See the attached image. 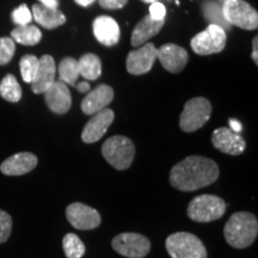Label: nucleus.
<instances>
[{"mask_svg": "<svg viewBox=\"0 0 258 258\" xmlns=\"http://www.w3.org/2000/svg\"><path fill=\"white\" fill-rule=\"evenodd\" d=\"M219 172V166L214 160L201 156H190L172 167L170 183L179 191H195L214 183Z\"/></svg>", "mask_w": 258, "mask_h": 258, "instance_id": "1", "label": "nucleus"}, {"mask_svg": "<svg viewBox=\"0 0 258 258\" xmlns=\"http://www.w3.org/2000/svg\"><path fill=\"white\" fill-rule=\"evenodd\" d=\"M257 234V218L249 212H237L232 214L224 227L225 239L234 249L249 247L256 240Z\"/></svg>", "mask_w": 258, "mask_h": 258, "instance_id": "2", "label": "nucleus"}, {"mask_svg": "<svg viewBox=\"0 0 258 258\" xmlns=\"http://www.w3.org/2000/svg\"><path fill=\"white\" fill-rule=\"evenodd\" d=\"M102 154L104 159L116 170H127L133 164L135 146L131 139L115 135L103 144Z\"/></svg>", "mask_w": 258, "mask_h": 258, "instance_id": "3", "label": "nucleus"}, {"mask_svg": "<svg viewBox=\"0 0 258 258\" xmlns=\"http://www.w3.org/2000/svg\"><path fill=\"white\" fill-rule=\"evenodd\" d=\"M165 247L172 258H207V250L201 239L189 232H176L169 235Z\"/></svg>", "mask_w": 258, "mask_h": 258, "instance_id": "4", "label": "nucleus"}, {"mask_svg": "<svg viewBox=\"0 0 258 258\" xmlns=\"http://www.w3.org/2000/svg\"><path fill=\"white\" fill-rule=\"evenodd\" d=\"M226 212V203L219 196L203 194L191 200L189 203L188 217L196 222H211L219 220Z\"/></svg>", "mask_w": 258, "mask_h": 258, "instance_id": "5", "label": "nucleus"}, {"mask_svg": "<svg viewBox=\"0 0 258 258\" xmlns=\"http://www.w3.org/2000/svg\"><path fill=\"white\" fill-rule=\"evenodd\" d=\"M212 114V104L205 97H195L184 104L179 117V127L185 133H192L207 123Z\"/></svg>", "mask_w": 258, "mask_h": 258, "instance_id": "6", "label": "nucleus"}, {"mask_svg": "<svg viewBox=\"0 0 258 258\" xmlns=\"http://www.w3.org/2000/svg\"><path fill=\"white\" fill-rule=\"evenodd\" d=\"M222 15L230 25L244 29L256 30L258 28V14L249 3L244 0H227L222 3Z\"/></svg>", "mask_w": 258, "mask_h": 258, "instance_id": "7", "label": "nucleus"}, {"mask_svg": "<svg viewBox=\"0 0 258 258\" xmlns=\"http://www.w3.org/2000/svg\"><path fill=\"white\" fill-rule=\"evenodd\" d=\"M226 41L227 36L224 29L217 24H211L206 30L191 38L190 46L198 55H211L224 50Z\"/></svg>", "mask_w": 258, "mask_h": 258, "instance_id": "8", "label": "nucleus"}, {"mask_svg": "<svg viewBox=\"0 0 258 258\" xmlns=\"http://www.w3.org/2000/svg\"><path fill=\"white\" fill-rule=\"evenodd\" d=\"M112 249L128 258H144L151 251V241L140 233L124 232L117 234L111 241Z\"/></svg>", "mask_w": 258, "mask_h": 258, "instance_id": "9", "label": "nucleus"}, {"mask_svg": "<svg viewBox=\"0 0 258 258\" xmlns=\"http://www.w3.org/2000/svg\"><path fill=\"white\" fill-rule=\"evenodd\" d=\"M66 218L74 228L82 231L95 230L102 222L98 211L82 202L71 203L66 209Z\"/></svg>", "mask_w": 258, "mask_h": 258, "instance_id": "10", "label": "nucleus"}, {"mask_svg": "<svg viewBox=\"0 0 258 258\" xmlns=\"http://www.w3.org/2000/svg\"><path fill=\"white\" fill-rule=\"evenodd\" d=\"M157 55L158 49L153 43H146L138 49L132 50L125 61L128 73L133 74V76H141V74L148 73L152 70Z\"/></svg>", "mask_w": 258, "mask_h": 258, "instance_id": "11", "label": "nucleus"}, {"mask_svg": "<svg viewBox=\"0 0 258 258\" xmlns=\"http://www.w3.org/2000/svg\"><path fill=\"white\" fill-rule=\"evenodd\" d=\"M115 118V114L111 109H103L97 114L92 115L91 118L85 124L82 132V140L85 144H93L101 140L104 137L112 121Z\"/></svg>", "mask_w": 258, "mask_h": 258, "instance_id": "12", "label": "nucleus"}, {"mask_svg": "<svg viewBox=\"0 0 258 258\" xmlns=\"http://www.w3.org/2000/svg\"><path fill=\"white\" fill-rule=\"evenodd\" d=\"M212 143L217 150L230 156H239L246 147L243 137L227 127L215 129L212 135Z\"/></svg>", "mask_w": 258, "mask_h": 258, "instance_id": "13", "label": "nucleus"}, {"mask_svg": "<svg viewBox=\"0 0 258 258\" xmlns=\"http://www.w3.org/2000/svg\"><path fill=\"white\" fill-rule=\"evenodd\" d=\"M158 59L166 71L171 73H179L184 70L189 55L184 48L173 43H167L158 49Z\"/></svg>", "mask_w": 258, "mask_h": 258, "instance_id": "14", "label": "nucleus"}, {"mask_svg": "<svg viewBox=\"0 0 258 258\" xmlns=\"http://www.w3.org/2000/svg\"><path fill=\"white\" fill-rule=\"evenodd\" d=\"M43 95L47 106L54 114L63 115L71 109L72 96H71L70 89L64 83L54 82Z\"/></svg>", "mask_w": 258, "mask_h": 258, "instance_id": "15", "label": "nucleus"}, {"mask_svg": "<svg viewBox=\"0 0 258 258\" xmlns=\"http://www.w3.org/2000/svg\"><path fill=\"white\" fill-rule=\"evenodd\" d=\"M114 99V90L106 84H101L89 92L88 96L83 99L82 111L85 115H95L103 109H105Z\"/></svg>", "mask_w": 258, "mask_h": 258, "instance_id": "16", "label": "nucleus"}, {"mask_svg": "<svg viewBox=\"0 0 258 258\" xmlns=\"http://www.w3.org/2000/svg\"><path fill=\"white\" fill-rule=\"evenodd\" d=\"M93 34L96 40L103 46L112 47L120 41V25L109 16H99L93 21Z\"/></svg>", "mask_w": 258, "mask_h": 258, "instance_id": "17", "label": "nucleus"}, {"mask_svg": "<svg viewBox=\"0 0 258 258\" xmlns=\"http://www.w3.org/2000/svg\"><path fill=\"white\" fill-rule=\"evenodd\" d=\"M37 157L30 152H19L4 160L0 171L6 176H22L31 172L37 165Z\"/></svg>", "mask_w": 258, "mask_h": 258, "instance_id": "18", "label": "nucleus"}, {"mask_svg": "<svg viewBox=\"0 0 258 258\" xmlns=\"http://www.w3.org/2000/svg\"><path fill=\"white\" fill-rule=\"evenodd\" d=\"M56 66L53 56L43 55L38 59V69L34 80L31 82V90L36 95H42L49 89V86L55 82Z\"/></svg>", "mask_w": 258, "mask_h": 258, "instance_id": "19", "label": "nucleus"}, {"mask_svg": "<svg viewBox=\"0 0 258 258\" xmlns=\"http://www.w3.org/2000/svg\"><path fill=\"white\" fill-rule=\"evenodd\" d=\"M165 24V19L163 21H156V19L151 18L150 16H146L141 19L139 23L135 25L133 32H132V46L140 47L141 44L146 43V42L156 36L161 30V28Z\"/></svg>", "mask_w": 258, "mask_h": 258, "instance_id": "20", "label": "nucleus"}, {"mask_svg": "<svg viewBox=\"0 0 258 258\" xmlns=\"http://www.w3.org/2000/svg\"><path fill=\"white\" fill-rule=\"evenodd\" d=\"M32 18L46 29H55L66 23V17L60 10L46 8L41 4L32 6Z\"/></svg>", "mask_w": 258, "mask_h": 258, "instance_id": "21", "label": "nucleus"}, {"mask_svg": "<svg viewBox=\"0 0 258 258\" xmlns=\"http://www.w3.org/2000/svg\"><path fill=\"white\" fill-rule=\"evenodd\" d=\"M79 74L86 80H96L102 74V62L95 54H84L78 61Z\"/></svg>", "mask_w": 258, "mask_h": 258, "instance_id": "22", "label": "nucleus"}, {"mask_svg": "<svg viewBox=\"0 0 258 258\" xmlns=\"http://www.w3.org/2000/svg\"><path fill=\"white\" fill-rule=\"evenodd\" d=\"M11 38L23 46H35L42 38V32L35 25H22L15 28L11 32Z\"/></svg>", "mask_w": 258, "mask_h": 258, "instance_id": "23", "label": "nucleus"}, {"mask_svg": "<svg viewBox=\"0 0 258 258\" xmlns=\"http://www.w3.org/2000/svg\"><path fill=\"white\" fill-rule=\"evenodd\" d=\"M202 11L206 19L211 24H217L224 29V30L230 29L231 25L224 18L222 8L219 3L213 2V0H205V2H202Z\"/></svg>", "mask_w": 258, "mask_h": 258, "instance_id": "24", "label": "nucleus"}, {"mask_svg": "<svg viewBox=\"0 0 258 258\" xmlns=\"http://www.w3.org/2000/svg\"><path fill=\"white\" fill-rule=\"evenodd\" d=\"M0 96L5 101L11 103H17L22 98V89L15 76L8 74L0 82Z\"/></svg>", "mask_w": 258, "mask_h": 258, "instance_id": "25", "label": "nucleus"}, {"mask_svg": "<svg viewBox=\"0 0 258 258\" xmlns=\"http://www.w3.org/2000/svg\"><path fill=\"white\" fill-rule=\"evenodd\" d=\"M78 61L73 57H64L59 64V77L60 82L69 85L76 86L77 79L79 78Z\"/></svg>", "mask_w": 258, "mask_h": 258, "instance_id": "26", "label": "nucleus"}, {"mask_svg": "<svg viewBox=\"0 0 258 258\" xmlns=\"http://www.w3.org/2000/svg\"><path fill=\"white\" fill-rule=\"evenodd\" d=\"M62 247L67 258H82L85 253V245L74 233H67L62 239Z\"/></svg>", "mask_w": 258, "mask_h": 258, "instance_id": "27", "label": "nucleus"}, {"mask_svg": "<svg viewBox=\"0 0 258 258\" xmlns=\"http://www.w3.org/2000/svg\"><path fill=\"white\" fill-rule=\"evenodd\" d=\"M19 69H21L22 78L24 82L31 84L38 69V57L31 55V54L24 55L19 61Z\"/></svg>", "mask_w": 258, "mask_h": 258, "instance_id": "28", "label": "nucleus"}, {"mask_svg": "<svg viewBox=\"0 0 258 258\" xmlns=\"http://www.w3.org/2000/svg\"><path fill=\"white\" fill-rule=\"evenodd\" d=\"M16 44L11 37H0V66L8 64L15 55Z\"/></svg>", "mask_w": 258, "mask_h": 258, "instance_id": "29", "label": "nucleus"}, {"mask_svg": "<svg viewBox=\"0 0 258 258\" xmlns=\"http://www.w3.org/2000/svg\"><path fill=\"white\" fill-rule=\"evenodd\" d=\"M12 21H14V23L17 27L30 24L32 21V15L30 10L28 9V6L25 4H22L17 9H15L14 12H12Z\"/></svg>", "mask_w": 258, "mask_h": 258, "instance_id": "30", "label": "nucleus"}, {"mask_svg": "<svg viewBox=\"0 0 258 258\" xmlns=\"http://www.w3.org/2000/svg\"><path fill=\"white\" fill-rule=\"evenodd\" d=\"M12 232V218L9 213L0 209V244L8 241Z\"/></svg>", "mask_w": 258, "mask_h": 258, "instance_id": "31", "label": "nucleus"}, {"mask_svg": "<svg viewBox=\"0 0 258 258\" xmlns=\"http://www.w3.org/2000/svg\"><path fill=\"white\" fill-rule=\"evenodd\" d=\"M166 9L165 5L160 2H156L150 6V17L156 19V21H163L165 19Z\"/></svg>", "mask_w": 258, "mask_h": 258, "instance_id": "32", "label": "nucleus"}, {"mask_svg": "<svg viewBox=\"0 0 258 258\" xmlns=\"http://www.w3.org/2000/svg\"><path fill=\"white\" fill-rule=\"evenodd\" d=\"M99 5L106 10H117L127 5L128 0H98Z\"/></svg>", "mask_w": 258, "mask_h": 258, "instance_id": "33", "label": "nucleus"}, {"mask_svg": "<svg viewBox=\"0 0 258 258\" xmlns=\"http://www.w3.org/2000/svg\"><path fill=\"white\" fill-rule=\"evenodd\" d=\"M41 5L46 6L49 9H57L59 8V0H38Z\"/></svg>", "mask_w": 258, "mask_h": 258, "instance_id": "34", "label": "nucleus"}, {"mask_svg": "<svg viewBox=\"0 0 258 258\" xmlns=\"http://www.w3.org/2000/svg\"><path fill=\"white\" fill-rule=\"evenodd\" d=\"M251 57H252L254 62L258 63V36L254 37L252 41V55H251Z\"/></svg>", "mask_w": 258, "mask_h": 258, "instance_id": "35", "label": "nucleus"}, {"mask_svg": "<svg viewBox=\"0 0 258 258\" xmlns=\"http://www.w3.org/2000/svg\"><path fill=\"white\" fill-rule=\"evenodd\" d=\"M230 127H231L230 129H232V131L235 132V133H238V134H239L241 132V129H243V127H241V124H240V122L234 120V118H230Z\"/></svg>", "mask_w": 258, "mask_h": 258, "instance_id": "36", "label": "nucleus"}, {"mask_svg": "<svg viewBox=\"0 0 258 258\" xmlns=\"http://www.w3.org/2000/svg\"><path fill=\"white\" fill-rule=\"evenodd\" d=\"M74 88L78 90L79 92H89L90 91V84L88 82H83V83L76 84V86H74Z\"/></svg>", "mask_w": 258, "mask_h": 258, "instance_id": "37", "label": "nucleus"}, {"mask_svg": "<svg viewBox=\"0 0 258 258\" xmlns=\"http://www.w3.org/2000/svg\"><path fill=\"white\" fill-rule=\"evenodd\" d=\"M74 2H76L77 4L80 5V6H84V8H88V6L93 4V3H95L96 0H74Z\"/></svg>", "mask_w": 258, "mask_h": 258, "instance_id": "38", "label": "nucleus"}, {"mask_svg": "<svg viewBox=\"0 0 258 258\" xmlns=\"http://www.w3.org/2000/svg\"><path fill=\"white\" fill-rule=\"evenodd\" d=\"M141 2L145 3V4H153V3L159 2V0H141Z\"/></svg>", "mask_w": 258, "mask_h": 258, "instance_id": "39", "label": "nucleus"}, {"mask_svg": "<svg viewBox=\"0 0 258 258\" xmlns=\"http://www.w3.org/2000/svg\"><path fill=\"white\" fill-rule=\"evenodd\" d=\"M218 2H219V3H221V4H222V3H225V2H227V0H218Z\"/></svg>", "mask_w": 258, "mask_h": 258, "instance_id": "40", "label": "nucleus"}]
</instances>
